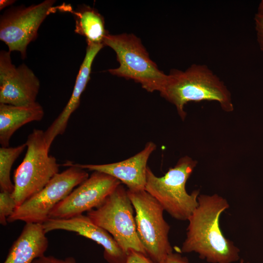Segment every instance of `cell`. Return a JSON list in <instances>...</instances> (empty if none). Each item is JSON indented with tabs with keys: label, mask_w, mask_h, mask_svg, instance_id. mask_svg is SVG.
Here are the masks:
<instances>
[{
	"label": "cell",
	"mask_w": 263,
	"mask_h": 263,
	"mask_svg": "<svg viewBox=\"0 0 263 263\" xmlns=\"http://www.w3.org/2000/svg\"><path fill=\"white\" fill-rule=\"evenodd\" d=\"M198 205L188 221L182 253L195 252L210 263H232L240 259V250L223 234L220 226L222 213L229 207L227 200L217 194H200Z\"/></svg>",
	"instance_id": "obj_1"
},
{
	"label": "cell",
	"mask_w": 263,
	"mask_h": 263,
	"mask_svg": "<svg viewBox=\"0 0 263 263\" xmlns=\"http://www.w3.org/2000/svg\"><path fill=\"white\" fill-rule=\"evenodd\" d=\"M160 93L175 106L183 120L186 116L184 106L190 101H215L225 112L234 109L226 86L205 64H193L185 71L171 70Z\"/></svg>",
	"instance_id": "obj_2"
},
{
	"label": "cell",
	"mask_w": 263,
	"mask_h": 263,
	"mask_svg": "<svg viewBox=\"0 0 263 263\" xmlns=\"http://www.w3.org/2000/svg\"><path fill=\"white\" fill-rule=\"evenodd\" d=\"M196 164V161L185 156L162 177L156 176L147 168L145 190L160 203L164 211L176 220H188L198 206L199 190L188 194L186 189L187 182Z\"/></svg>",
	"instance_id": "obj_3"
},
{
	"label": "cell",
	"mask_w": 263,
	"mask_h": 263,
	"mask_svg": "<svg viewBox=\"0 0 263 263\" xmlns=\"http://www.w3.org/2000/svg\"><path fill=\"white\" fill-rule=\"evenodd\" d=\"M103 44L114 50L119 63L118 68L108 70L110 74L132 79L149 92L161 91L167 82L168 75L160 71L150 58L138 38L132 34L108 33Z\"/></svg>",
	"instance_id": "obj_4"
},
{
	"label": "cell",
	"mask_w": 263,
	"mask_h": 263,
	"mask_svg": "<svg viewBox=\"0 0 263 263\" xmlns=\"http://www.w3.org/2000/svg\"><path fill=\"white\" fill-rule=\"evenodd\" d=\"M25 143L26 153L13 176L14 189L12 195L17 207L40 191L59 169L56 158L49 154L44 131L34 129Z\"/></svg>",
	"instance_id": "obj_5"
},
{
	"label": "cell",
	"mask_w": 263,
	"mask_h": 263,
	"mask_svg": "<svg viewBox=\"0 0 263 263\" xmlns=\"http://www.w3.org/2000/svg\"><path fill=\"white\" fill-rule=\"evenodd\" d=\"M135 210L139 239L147 256L155 263H162L173 252L169 239L170 226L164 218V209L145 190L127 189Z\"/></svg>",
	"instance_id": "obj_6"
},
{
	"label": "cell",
	"mask_w": 263,
	"mask_h": 263,
	"mask_svg": "<svg viewBox=\"0 0 263 263\" xmlns=\"http://www.w3.org/2000/svg\"><path fill=\"white\" fill-rule=\"evenodd\" d=\"M133 208L127 189L120 184L87 216L108 231L127 254L133 249L147 255L138 236Z\"/></svg>",
	"instance_id": "obj_7"
},
{
	"label": "cell",
	"mask_w": 263,
	"mask_h": 263,
	"mask_svg": "<svg viewBox=\"0 0 263 263\" xmlns=\"http://www.w3.org/2000/svg\"><path fill=\"white\" fill-rule=\"evenodd\" d=\"M64 165L69 167L56 174L40 191L17 207L7 222L42 224L56 206L89 177L86 169L75 163L67 162Z\"/></svg>",
	"instance_id": "obj_8"
},
{
	"label": "cell",
	"mask_w": 263,
	"mask_h": 263,
	"mask_svg": "<svg viewBox=\"0 0 263 263\" xmlns=\"http://www.w3.org/2000/svg\"><path fill=\"white\" fill-rule=\"evenodd\" d=\"M55 0H46L29 6L12 7L1 16L0 39L8 46L9 52L18 51L26 57L29 44L38 36L39 26L46 18L63 6H54Z\"/></svg>",
	"instance_id": "obj_9"
},
{
	"label": "cell",
	"mask_w": 263,
	"mask_h": 263,
	"mask_svg": "<svg viewBox=\"0 0 263 263\" xmlns=\"http://www.w3.org/2000/svg\"><path fill=\"white\" fill-rule=\"evenodd\" d=\"M120 184V181L115 178L94 171L56 206L50 213L49 219H69L95 208Z\"/></svg>",
	"instance_id": "obj_10"
},
{
	"label": "cell",
	"mask_w": 263,
	"mask_h": 263,
	"mask_svg": "<svg viewBox=\"0 0 263 263\" xmlns=\"http://www.w3.org/2000/svg\"><path fill=\"white\" fill-rule=\"evenodd\" d=\"M11 52L0 53V103L17 106L32 105L36 101L40 82L25 64L16 67Z\"/></svg>",
	"instance_id": "obj_11"
},
{
	"label": "cell",
	"mask_w": 263,
	"mask_h": 263,
	"mask_svg": "<svg viewBox=\"0 0 263 263\" xmlns=\"http://www.w3.org/2000/svg\"><path fill=\"white\" fill-rule=\"evenodd\" d=\"M45 232L63 230L76 233L101 245L104 258L109 263H125L127 254L113 236L103 228L94 224L86 215L81 214L66 219H48L42 224Z\"/></svg>",
	"instance_id": "obj_12"
},
{
	"label": "cell",
	"mask_w": 263,
	"mask_h": 263,
	"mask_svg": "<svg viewBox=\"0 0 263 263\" xmlns=\"http://www.w3.org/2000/svg\"><path fill=\"white\" fill-rule=\"evenodd\" d=\"M156 149L155 144L150 141L140 152L122 161L101 165L75 164L84 169L108 174L124 184L129 190H145L147 162Z\"/></svg>",
	"instance_id": "obj_13"
},
{
	"label": "cell",
	"mask_w": 263,
	"mask_h": 263,
	"mask_svg": "<svg viewBox=\"0 0 263 263\" xmlns=\"http://www.w3.org/2000/svg\"><path fill=\"white\" fill-rule=\"evenodd\" d=\"M104 46L102 43H87L86 54L77 74L72 95L61 113L44 132V139L48 149L50 150L55 138L64 133L71 115L78 107L81 94L90 79L94 60Z\"/></svg>",
	"instance_id": "obj_14"
},
{
	"label": "cell",
	"mask_w": 263,
	"mask_h": 263,
	"mask_svg": "<svg viewBox=\"0 0 263 263\" xmlns=\"http://www.w3.org/2000/svg\"><path fill=\"white\" fill-rule=\"evenodd\" d=\"M42 225L26 223L3 263H33L44 255L49 242Z\"/></svg>",
	"instance_id": "obj_15"
},
{
	"label": "cell",
	"mask_w": 263,
	"mask_h": 263,
	"mask_svg": "<svg viewBox=\"0 0 263 263\" xmlns=\"http://www.w3.org/2000/svg\"><path fill=\"white\" fill-rule=\"evenodd\" d=\"M42 106L37 102L28 106H17L0 103V143L8 147L14 132L32 121H40L44 116Z\"/></svg>",
	"instance_id": "obj_16"
},
{
	"label": "cell",
	"mask_w": 263,
	"mask_h": 263,
	"mask_svg": "<svg viewBox=\"0 0 263 263\" xmlns=\"http://www.w3.org/2000/svg\"><path fill=\"white\" fill-rule=\"evenodd\" d=\"M69 12L75 16L76 34L84 36L87 43L103 44L108 32L105 28L104 18L96 10L84 5Z\"/></svg>",
	"instance_id": "obj_17"
},
{
	"label": "cell",
	"mask_w": 263,
	"mask_h": 263,
	"mask_svg": "<svg viewBox=\"0 0 263 263\" xmlns=\"http://www.w3.org/2000/svg\"><path fill=\"white\" fill-rule=\"evenodd\" d=\"M26 147V143L15 147L0 148V188L1 191L12 193L14 184L10 179V171L15 160Z\"/></svg>",
	"instance_id": "obj_18"
},
{
	"label": "cell",
	"mask_w": 263,
	"mask_h": 263,
	"mask_svg": "<svg viewBox=\"0 0 263 263\" xmlns=\"http://www.w3.org/2000/svg\"><path fill=\"white\" fill-rule=\"evenodd\" d=\"M17 208L16 201L12 193L0 191V223L3 226L7 224V218Z\"/></svg>",
	"instance_id": "obj_19"
},
{
	"label": "cell",
	"mask_w": 263,
	"mask_h": 263,
	"mask_svg": "<svg viewBox=\"0 0 263 263\" xmlns=\"http://www.w3.org/2000/svg\"><path fill=\"white\" fill-rule=\"evenodd\" d=\"M125 263H155L147 255L133 249L127 253Z\"/></svg>",
	"instance_id": "obj_20"
},
{
	"label": "cell",
	"mask_w": 263,
	"mask_h": 263,
	"mask_svg": "<svg viewBox=\"0 0 263 263\" xmlns=\"http://www.w3.org/2000/svg\"><path fill=\"white\" fill-rule=\"evenodd\" d=\"M254 20L257 41L260 49L263 51V16L256 13Z\"/></svg>",
	"instance_id": "obj_21"
},
{
	"label": "cell",
	"mask_w": 263,
	"mask_h": 263,
	"mask_svg": "<svg viewBox=\"0 0 263 263\" xmlns=\"http://www.w3.org/2000/svg\"><path fill=\"white\" fill-rule=\"evenodd\" d=\"M33 263H77L73 257H69L65 259H59L53 256H43L35 260Z\"/></svg>",
	"instance_id": "obj_22"
},
{
	"label": "cell",
	"mask_w": 263,
	"mask_h": 263,
	"mask_svg": "<svg viewBox=\"0 0 263 263\" xmlns=\"http://www.w3.org/2000/svg\"><path fill=\"white\" fill-rule=\"evenodd\" d=\"M162 263H188V258L178 253L172 252L169 254Z\"/></svg>",
	"instance_id": "obj_23"
},
{
	"label": "cell",
	"mask_w": 263,
	"mask_h": 263,
	"mask_svg": "<svg viewBox=\"0 0 263 263\" xmlns=\"http://www.w3.org/2000/svg\"><path fill=\"white\" fill-rule=\"evenodd\" d=\"M15 0H1L0 1V9L1 10L6 6L12 5Z\"/></svg>",
	"instance_id": "obj_24"
},
{
	"label": "cell",
	"mask_w": 263,
	"mask_h": 263,
	"mask_svg": "<svg viewBox=\"0 0 263 263\" xmlns=\"http://www.w3.org/2000/svg\"><path fill=\"white\" fill-rule=\"evenodd\" d=\"M257 13L263 16V0H261L259 4Z\"/></svg>",
	"instance_id": "obj_25"
},
{
	"label": "cell",
	"mask_w": 263,
	"mask_h": 263,
	"mask_svg": "<svg viewBox=\"0 0 263 263\" xmlns=\"http://www.w3.org/2000/svg\"><path fill=\"white\" fill-rule=\"evenodd\" d=\"M239 263H249V262H245L244 260L241 259Z\"/></svg>",
	"instance_id": "obj_26"
}]
</instances>
